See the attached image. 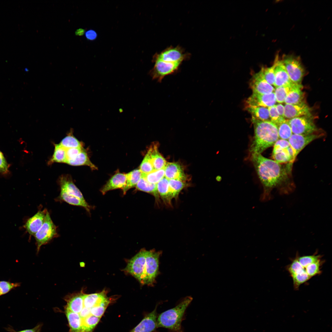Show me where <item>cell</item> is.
I'll list each match as a JSON object with an SVG mask.
<instances>
[{"mask_svg":"<svg viewBox=\"0 0 332 332\" xmlns=\"http://www.w3.org/2000/svg\"><path fill=\"white\" fill-rule=\"evenodd\" d=\"M288 122L293 134H310L318 130L311 114L294 117Z\"/></svg>","mask_w":332,"mask_h":332,"instance_id":"7","label":"cell"},{"mask_svg":"<svg viewBox=\"0 0 332 332\" xmlns=\"http://www.w3.org/2000/svg\"><path fill=\"white\" fill-rule=\"evenodd\" d=\"M187 57V54L181 47L172 46L169 47L160 53L155 54L153 59L169 62L182 63Z\"/></svg>","mask_w":332,"mask_h":332,"instance_id":"11","label":"cell"},{"mask_svg":"<svg viewBox=\"0 0 332 332\" xmlns=\"http://www.w3.org/2000/svg\"><path fill=\"white\" fill-rule=\"evenodd\" d=\"M192 300V297L187 296L174 308L158 315L157 328L167 329L169 332H183L181 323L185 311Z\"/></svg>","mask_w":332,"mask_h":332,"instance_id":"4","label":"cell"},{"mask_svg":"<svg viewBox=\"0 0 332 332\" xmlns=\"http://www.w3.org/2000/svg\"><path fill=\"white\" fill-rule=\"evenodd\" d=\"M9 165L5 158L0 151V172L2 174L7 173L8 171Z\"/></svg>","mask_w":332,"mask_h":332,"instance_id":"47","label":"cell"},{"mask_svg":"<svg viewBox=\"0 0 332 332\" xmlns=\"http://www.w3.org/2000/svg\"><path fill=\"white\" fill-rule=\"evenodd\" d=\"M276 100L274 92L267 94L253 93L246 101L247 106L269 107L275 105Z\"/></svg>","mask_w":332,"mask_h":332,"instance_id":"12","label":"cell"},{"mask_svg":"<svg viewBox=\"0 0 332 332\" xmlns=\"http://www.w3.org/2000/svg\"><path fill=\"white\" fill-rule=\"evenodd\" d=\"M126 183L122 189L124 195L130 189L136 187L142 176V172L140 169H135L126 174Z\"/></svg>","mask_w":332,"mask_h":332,"instance_id":"30","label":"cell"},{"mask_svg":"<svg viewBox=\"0 0 332 332\" xmlns=\"http://www.w3.org/2000/svg\"><path fill=\"white\" fill-rule=\"evenodd\" d=\"M251 160L263 188L262 199H271L272 190L276 189L281 195H287L294 189L290 179L292 163L286 165L266 158L261 154H251Z\"/></svg>","mask_w":332,"mask_h":332,"instance_id":"1","label":"cell"},{"mask_svg":"<svg viewBox=\"0 0 332 332\" xmlns=\"http://www.w3.org/2000/svg\"><path fill=\"white\" fill-rule=\"evenodd\" d=\"M154 65L150 71L152 79L161 81L165 76L176 71L181 62H172L153 59Z\"/></svg>","mask_w":332,"mask_h":332,"instance_id":"9","label":"cell"},{"mask_svg":"<svg viewBox=\"0 0 332 332\" xmlns=\"http://www.w3.org/2000/svg\"><path fill=\"white\" fill-rule=\"evenodd\" d=\"M322 134L314 133L308 135L293 134L288 140L293 150L295 156L308 144L313 140L321 137Z\"/></svg>","mask_w":332,"mask_h":332,"instance_id":"10","label":"cell"},{"mask_svg":"<svg viewBox=\"0 0 332 332\" xmlns=\"http://www.w3.org/2000/svg\"><path fill=\"white\" fill-rule=\"evenodd\" d=\"M110 302V300L108 298L100 304L90 308V314L97 317L101 318Z\"/></svg>","mask_w":332,"mask_h":332,"instance_id":"40","label":"cell"},{"mask_svg":"<svg viewBox=\"0 0 332 332\" xmlns=\"http://www.w3.org/2000/svg\"><path fill=\"white\" fill-rule=\"evenodd\" d=\"M297 259L301 264L305 268L308 265L320 260V256L319 255L304 256Z\"/></svg>","mask_w":332,"mask_h":332,"instance_id":"45","label":"cell"},{"mask_svg":"<svg viewBox=\"0 0 332 332\" xmlns=\"http://www.w3.org/2000/svg\"><path fill=\"white\" fill-rule=\"evenodd\" d=\"M83 148L82 147L66 149L67 161L68 160L74 158L81 152Z\"/></svg>","mask_w":332,"mask_h":332,"instance_id":"46","label":"cell"},{"mask_svg":"<svg viewBox=\"0 0 332 332\" xmlns=\"http://www.w3.org/2000/svg\"><path fill=\"white\" fill-rule=\"evenodd\" d=\"M184 180L179 179L168 180L169 187L174 198L177 197L185 187Z\"/></svg>","mask_w":332,"mask_h":332,"instance_id":"37","label":"cell"},{"mask_svg":"<svg viewBox=\"0 0 332 332\" xmlns=\"http://www.w3.org/2000/svg\"><path fill=\"white\" fill-rule=\"evenodd\" d=\"M254 136L250 148L251 154H261L274 145L279 139L277 126L271 121H262L252 117Z\"/></svg>","mask_w":332,"mask_h":332,"instance_id":"3","label":"cell"},{"mask_svg":"<svg viewBox=\"0 0 332 332\" xmlns=\"http://www.w3.org/2000/svg\"><path fill=\"white\" fill-rule=\"evenodd\" d=\"M164 177L168 180H185V175L181 168L176 163H167L164 168Z\"/></svg>","mask_w":332,"mask_h":332,"instance_id":"20","label":"cell"},{"mask_svg":"<svg viewBox=\"0 0 332 332\" xmlns=\"http://www.w3.org/2000/svg\"><path fill=\"white\" fill-rule=\"evenodd\" d=\"M277 126L279 139L288 140L293 134L288 120L286 119Z\"/></svg>","mask_w":332,"mask_h":332,"instance_id":"34","label":"cell"},{"mask_svg":"<svg viewBox=\"0 0 332 332\" xmlns=\"http://www.w3.org/2000/svg\"><path fill=\"white\" fill-rule=\"evenodd\" d=\"M101 318L90 314L82 319V332H92L99 322Z\"/></svg>","mask_w":332,"mask_h":332,"instance_id":"32","label":"cell"},{"mask_svg":"<svg viewBox=\"0 0 332 332\" xmlns=\"http://www.w3.org/2000/svg\"><path fill=\"white\" fill-rule=\"evenodd\" d=\"M284 107L285 118L290 119L311 114L310 109L303 101L295 104H286Z\"/></svg>","mask_w":332,"mask_h":332,"instance_id":"16","label":"cell"},{"mask_svg":"<svg viewBox=\"0 0 332 332\" xmlns=\"http://www.w3.org/2000/svg\"><path fill=\"white\" fill-rule=\"evenodd\" d=\"M61 188L58 199L70 205L73 204L79 199L85 200L82 194L73 182L69 175H62L59 178Z\"/></svg>","mask_w":332,"mask_h":332,"instance_id":"5","label":"cell"},{"mask_svg":"<svg viewBox=\"0 0 332 332\" xmlns=\"http://www.w3.org/2000/svg\"><path fill=\"white\" fill-rule=\"evenodd\" d=\"M290 146L286 148L273 150L272 157L274 160L280 164L293 163L294 160L290 152Z\"/></svg>","mask_w":332,"mask_h":332,"instance_id":"29","label":"cell"},{"mask_svg":"<svg viewBox=\"0 0 332 332\" xmlns=\"http://www.w3.org/2000/svg\"><path fill=\"white\" fill-rule=\"evenodd\" d=\"M105 291L90 294H84L83 299L84 306L90 308L95 306L107 299Z\"/></svg>","mask_w":332,"mask_h":332,"instance_id":"23","label":"cell"},{"mask_svg":"<svg viewBox=\"0 0 332 332\" xmlns=\"http://www.w3.org/2000/svg\"><path fill=\"white\" fill-rule=\"evenodd\" d=\"M126 174L117 172L101 188V192L105 195L109 191L120 188L123 189L126 186Z\"/></svg>","mask_w":332,"mask_h":332,"instance_id":"18","label":"cell"},{"mask_svg":"<svg viewBox=\"0 0 332 332\" xmlns=\"http://www.w3.org/2000/svg\"><path fill=\"white\" fill-rule=\"evenodd\" d=\"M281 60L291 81L301 84L305 71L300 57L293 55L284 54Z\"/></svg>","mask_w":332,"mask_h":332,"instance_id":"6","label":"cell"},{"mask_svg":"<svg viewBox=\"0 0 332 332\" xmlns=\"http://www.w3.org/2000/svg\"><path fill=\"white\" fill-rule=\"evenodd\" d=\"M305 269L298 261L297 259L293 261L288 267V271L292 277Z\"/></svg>","mask_w":332,"mask_h":332,"instance_id":"44","label":"cell"},{"mask_svg":"<svg viewBox=\"0 0 332 332\" xmlns=\"http://www.w3.org/2000/svg\"><path fill=\"white\" fill-rule=\"evenodd\" d=\"M268 109L271 121L276 126L286 120L284 117L279 115L275 105L269 107Z\"/></svg>","mask_w":332,"mask_h":332,"instance_id":"42","label":"cell"},{"mask_svg":"<svg viewBox=\"0 0 332 332\" xmlns=\"http://www.w3.org/2000/svg\"><path fill=\"white\" fill-rule=\"evenodd\" d=\"M273 150L287 148L290 145L288 140L279 139L274 144Z\"/></svg>","mask_w":332,"mask_h":332,"instance_id":"48","label":"cell"},{"mask_svg":"<svg viewBox=\"0 0 332 332\" xmlns=\"http://www.w3.org/2000/svg\"><path fill=\"white\" fill-rule=\"evenodd\" d=\"M85 33V30L82 29H79L76 30L75 32V34L76 35L79 36H81L83 35Z\"/></svg>","mask_w":332,"mask_h":332,"instance_id":"53","label":"cell"},{"mask_svg":"<svg viewBox=\"0 0 332 332\" xmlns=\"http://www.w3.org/2000/svg\"><path fill=\"white\" fill-rule=\"evenodd\" d=\"M149 150L150 151L152 162L154 170L164 168L167 162L159 152L156 146L155 145L152 146Z\"/></svg>","mask_w":332,"mask_h":332,"instance_id":"27","label":"cell"},{"mask_svg":"<svg viewBox=\"0 0 332 332\" xmlns=\"http://www.w3.org/2000/svg\"><path fill=\"white\" fill-rule=\"evenodd\" d=\"M41 328L40 325H39L34 328L30 329L24 330L18 332H39Z\"/></svg>","mask_w":332,"mask_h":332,"instance_id":"52","label":"cell"},{"mask_svg":"<svg viewBox=\"0 0 332 332\" xmlns=\"http://www.w3.org/2000/svg\"><path fill=\"white\" fill-rule=\"evenodd\" d=\"M253 93L267 94L273 92L275 89L264 78L259 71L254 74L250 83Z\"/></svg>","mask_w":332,"mask_h":332,"instance_id":"14","label":"cell"},{"mask_svg":"<svg viewBox=\"0 0 332 332\" xmlns=\"http://www.w3.org/2000/svg\"><path fill=\"white\" fill-rule=\"evenodd\" d=\"M294 83L276 87L275 94L276 101L279 103L284 102L285 100Z\"/></svg>","mask_w":332,"mask_h":332,"instance_id":"36","label":"cell"},{"mask_svg":"<svg viewBox=\"0 0 332 332\" xmlns=\"http://www.w3.org/2000/svg\"><path fill=\"white\" fill-rule=\"evenodd\" d=\"M84 294L82 292L73 294L67 298L66 309L75 313L79 314L84 307Z\"/></svg>","mask_w":332,"mask_h":332,"instance_id":"21","label":"cell"},{"mask_svg":"<svg viewBox=\"0 0 332 332\" xmlns=\"http://www.w3.org/2000/svg\"><path fill=\"white\" fill-rule=\"evenodd\" d=\"M275 105L279 115L282 117H284V106L281 104H279L276 105Z\"/></svg>","mask_w":332,"mask_h":332,"instance_id":"51","label":"cell"},{"mask_svg":"<svg viewBox=\"0 0 332 332\" xmlns=\"http://www.w3.org/2000/svg\"><path fill=\"white\" fill-rule=\"evenodd\" d=\"M275 65L269 67H263L259 71L264 78L270 84L274 85L275 79Z\"/></svg>","mask_w":332,"mask_h":332,"instance_id":"38","label":"cell"},{"mask_svg":"<svg viewBox=\"0 0 332 332\" xmlns=\"http://www.w3.org/2000/svg\"><path fill=\"white\" fill-rule=\"evenodd\" d=\"M140 170L142 173L144 174H148L155 170L152 164L149 150L140 165Z\"/></svg>","mask_w":332,"mask_h":332,"instance_id":"39","label":"cell"},{"mask_svg":"<svg viewBox=\"0 0 332 332\" xmlns=\"http://www.w3.org/2000/svg\"><path fill=\"white\" fill-rule=\"evenodd\" d=\"M79 314L82 319L84 318L89 315L91 314H90V308H87L84 306Z\"/></svg>","mask_w":332,"mask_h":332,"instance_id":"50","label":"cell"},{"mask_svg":"<svg viewBox=\"0 0 332 332\" xmlns=\"http://www.w3.org/2000/svg\"><path fill=\"white\" fill-rule=\"evenodd\" d=\"M157 192L164 202L168 205H171L174 198L170 190L168 180L164 177L156 184Z\"/></svg>","mask_w":332,"mask_h":332,"instance_id":"19","label":"cell"},{"mask_svg":"<svg viewBox=\"0 0 332 332\" xmlns=\"http://www.w3.org/2000/svg\"><path fill=\"white\" fill-rule=\"evenodd\" d=\"M274 64L275 79L274 85L277 87L293 83L290 79L282 60L279 59L278 54L275 56Z\"/></svg>","mask_w":332,"mask_h":332,"instance_id":"15","label":"cell"},{"mask_svg":"<svg viewBox=\"0 0 332 332\" xmlns=\"http://www.w3.org/2000/svg\"><path fill=\"white\" fill-rule=\"evenodd\" d=\"M136 189L152 195L156 200H159V195L157 192L156 184L148 182L144 178L141 176L136 187Z\"/></svg>","mask_w":332,"mask_h":332,"instance_id":"26","label":"cell"},{"mask_svg":"<svg viewBox=\"0 0 332 332\" xmlns=\"http://www.w3.org/2000/svg\"><path fill=\"white\" fill-rule=\"evenodd\" d=\"M4 295L2 289L0 286V296Z\"/></svg>","mask_w":332,"mask_h":332,"instance_id":"54","label":"cell"},{"mask_svg":"<svg viewBox=\"0 0 332 332\" xmlns=\"http://www.w3.org/2000/svg\"><path fill=\"white\" fill-rule=\"evenodd\" d=\"M85 36L87 39L90 40H93L97 38V34L94 30H90L85 32Z\"/></svg>","mask_w":332,"mask_h":332,"instance_id":"49","label":"cell"},{"mask_svg":"<svg viewBox=\"0 0 332 332\" xmlns=\"http://www.w3.org/2000/svg\"><path fill=\"white\" fill-rule=\"evenodd\" d=\"M301 84L294 83L288 93L284 102L286 104H295L303 101V94Z\"/></svg>","mask_w":332,"mask_h":332,"instance_id":"22","label":"cell"},{"mask_svg":"<svg viewBox=\"0 0 332 332\" xmlns=\"http://www.w3.org/2000/svg\"><path fill=\"white\" fill-rule=\"evenodd\" d=\"M66 163L72 166H87L92 170L97 169V167L91 161L84 148L76 157L73 159L68 160Z\"/></svg>","mask_w":332,"mask_h":332,"instance_id":"24","label":"cell"},{"mask_svg":"<svg viewBox=\"0 0 332 332\" xmlns=\"http://www.w3.org/2000/svg\"><path fill=\"white\" fill-rule=\"evenodd\" d=\"M246 108L251 114L252 117L262 121H271L268 108L247 106Z\"/></svg>","mask_w":332,"mask_h":332,"instance_id":"28","label":"cell"},{"mask_svg":"<svg viewBox=\"0 0 332 332\" xmlns=\"http://www.w3.org/2000/svg\"><path fill=\"white\" fill-rule=\"evenodd\" d=\"M161 253L153 249L147 251L142 249L128 260L124 271L142 284L152 285L158 274Z\"/></svg>","mask_w":332,"mask_h":332,"instance_id":"2","label":"cell"},{"mask_svg":"<svg viewBox=\"0 0 332 332\" xmlns=\"http://www.w3.org/2000/svg\"><path fill=\"white\" fill-rule=\"evenodd\" d=\"M59 144L66 149L82 147V143L73 136L71 132L64 138Z\"/></svg>","mask_w":332,"mask_h":332,"instance_id":"33","label":"cell"},{"mask_svg":"<svg viewBox=\"0 0 332 332\" xmlns=\"http://www.w3.org/2000/svg\"><path fill=\"white\" fill-rule=\"evenodd\" d=\"M67 161L66 149L59 144H55L53 154L50 160L49 164L53 163H66Z\"/></svg>","mask_w":332,"mask_h":332,"instance_id":"31","label":"cell"},{"mask_svg":"<svg viewBox=\"0 0 332 332\" xmlns=\"http://www.w3.org/2000/svg\"><path fill=\"white\" fill-rule=\"evenodd\" d=\"M294 287L298 288L301 284L309 280L311 278L307 273L306 269L292 277Z\"/></svg>","mask_w":332,"mask_h":332,"instance_id":"41","label":"cell"},{"mask_svg":"<svg viewBox=\"0 0 332 332\" xmlns=\"http://www.w3.org/2000/svg\"><path fill=\"white\" fill-rule=\"evenodd\" d=\"M157 305L151 312L147 314L140 322L130 332H152L157 327Z\"/></svg>","mask_w":332,"mask_h":332,"instance_id":"13","label":"cell"},{"mask_svg":"<svg viewBox=\"0 0 332 332\" xmlns=\"http://www.w3.org/2000/svg\"><path fill=\"white\" fill-rule=\"evenodd\" d=\"M142 176L148 182L156 184L164 177V168L159 170H154L148 174L142 173Z\"/></svg>","mask_w":332,"mask_h":332,"instance_id":"35","label":"cell"},{"mask_svg":"<svg viewBox=\"0 0 332 332\" xmlns=\"http://www.w3.org/2000/svg\"><path fill=\"white\" fill-rule=\"evenodd\" d=\"M57 235L56 227L47 210L43 225L34 235L37 243L38 251L42 246L48 243Z\"/></svg>","mask_w":332,"mask_h":332,"instance_id":"8","label":"cell"},{"mask_svg":"<svg viewBox=\"0 0 332 332\" xmlns=\"http://www.w3.org/2000/svg\"><path fill=\"white\" fill-rule=\"evenodd\" d=\"M47 210H40L29 218L24 227L30 235L34 236L43 225Z\"/></svg>","mask_w":332,"mask_h":332,"instance_id":"17","label":"cell"},{"mask_svg":"<svg viewBox=\"0 0 332 332\" xmlns=\"http://www.w3.org/2000/svg\"><path fill=\"white\" fill-rule=\"evenodd\" d=\"M321 263L320 260L310 264L305 267L307 273L310 278L320 273Z\"/></svg>","mask_w":332,"mask_h":332,"instance_id":"43","label":"cell"},{"mask_svg":"<svg viewBox=\"0 0 332 332\" xmlns=\"http://www.w3.org/2000/svg\"><path fill=\"white\" fill-rule=\"evenodd\" d=\"M66 315L72 332H82V319L79 314L65 309Z\"/></svg>","mask_w":332,"mask_h":332,"instance_id":"25","label":"cell"}]
</instances>
